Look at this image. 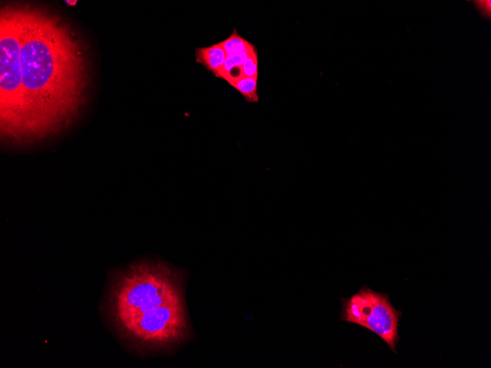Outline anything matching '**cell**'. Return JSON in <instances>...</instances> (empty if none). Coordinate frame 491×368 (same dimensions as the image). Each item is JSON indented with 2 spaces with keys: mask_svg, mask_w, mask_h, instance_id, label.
Here are the masks:
<instances>
[{
  "mask_svg": "<svg viewBox=\"0 0 491 368\" xmlns=\"http://www.w3.org/2000/svg\"><path fill=\"white\" fill-rule=\"evenodd\" d=\"M257 79V77H242L234 82L231 86L236 89L242 95L245 101L257 103L259 102Z\"/></svg>",
  "mask_w": 491,
  "mask_h": 368,
  "instance_id": "8992f818",
  "label": "cell"
},
{
  "mask_svg": "<svg viewBox=\"0 0 491 368\" xmlns=\"http://www.w3.org/2000/svg\"><path fill=\"white\" fill-rule=\"evenodd\" d=\"M227 54L219 43L206 47L196 48L195 59L216 77L220 78Z\"/></svg>",
  "mask_w": 491,
  "mask_h": 368,
  "instance_id": "277c9868",
  "label": "cell"
},
{
  "mask_svg": "<svg viewBox=\"0 0 491 368\" xmlns=\"http://www.w3.org/2000/svg\"><path fill=\"white\" fill-rule=\"evenodd\" d=\"M219 44L225 50L227 56H236V54L256 49L254 45L240 36L236 29H234L228 38Z\"/></svg>",
  "mask_w": 491,
  "mask_h": 368,
  "instance_id": "5b68a950",
  "label": "cell"
},
{
  "mask_svg": "<svg viewBox=\"0 0 491 368\" xmlns=\"http://www.w3.org/2000/svg\"><path fill=\"white\" fill-rule=\"evenodd\" d=\"M255 50L256 49L236 54V56H227L223 66L220 78L222 79L223 76L231 70L235 69V68L242 67L245 60H247L250 54Z\"/></svg>",
  "mask_w": 491,
  "mask_h": 368,
  "instance_id": "52a82bcc",
  "label": "cell"
},
{
  "mask_svg": "<svg viewBox=\"0 0 491 368\" xmlns=\"http://www.w3.org/2000/svg\"><path fill=\"white\" fill-rule=\"evenodd\" d=\"M86 49L47 8L25 3L0 10V108L3 132L39 139L67 126L84 104Z\"/></svg>",
  "mask_w": 491,
  "mask_h": 368,
  "instance_id": "6da1fadb",
  "label": "cell"
},
{
  "mask_svg": "<svg viewBox=\"0 0 491 368\" xmlns=\"http://www.w3.org/2000/svg\"><path fill=\"white\" fill-rule=\"evenodd\" d=\"M340 321L357 324L370 330L395 353L399 339V321L401 312L389 301L388 296L377 293L364 285L352 296L342 299Z\"/></svg>",
  "mask_w": 491,
  "mask_h": 368,
  "instance_id": "3957f363",
  "label": "cell"
},
{
  "mask_svg": "<svg viewBox=\"0 0 491 368\" xmlns=\"http://www.w3.org/2000/svg\"><path fill=\"white\" fill-rule=\"evenodd\" d=\"M243 77L258 78V56L257 50L254 51L242 66Z\"/></svg>",
  "mask_w": 491,
  "mask_h": 368,
  "instance_id": "ba28073f",
  "label": "cell"
},
{
  "mask_svg": "<svg viewBox=\"0 0 491 368\" xmlns=\"http://www.w3.org/2000/svg\"><path fill=\"white\" fill-rule=\"evenodd\" d=\"M183 280L182 270L151 259L113 271L103 309L121 340L140 354L187 342L192 330Z\"/></svg>",
  "mask_w": 491,
  "mask_h": 368,
  "instance_id": "7a4b0ae2",
  "label": "cell"
}]
</instances>
